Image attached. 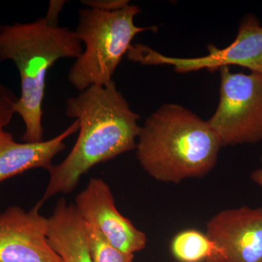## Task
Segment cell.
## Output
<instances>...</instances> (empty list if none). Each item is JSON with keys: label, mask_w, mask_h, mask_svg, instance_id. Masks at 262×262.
<instances>
[{"label": "cell", "mask_w": 262, "mask_h": 262, "mask_svg": "<svg viewBox=\"0 0 262 262\" xmlns=\"http://www.w3.org/2000/svg\"><path fill=\"white\" fill-rule=\"evenodd\" d=\"M66 115L79 122V135L67 158L48 169L43 202L68 194L82 176L98 164L136 149L141 117L131 110L114 81L91 86L67 100Z\"/></svg>", "instance_id": "1"}, {"label": "cell", "mask_w": 262, "mask_h": 262, "mask_svg": "<svg viewBox=\"0 0 262 262\" xmlns=\"http://www.w3.org/2000/svg\"><path fill=\"white\" fill-rule=\"evenodd\" d=\"M221 147L208 120L181 105L167 103L141 126L136 158L155 180L179 184L209 173Z\"/></svg>", "instance_id": "2"}, {"label": "cell", "mask_w": 262, "mask_h": 262, "mask_svg": "<svg viewBox=\"0 0 262 262\" xmlns=\"http://www.w3.org/2000/svg\"><path fill=\"white\" fill-rule=\"evenodd\" d=\"M82 51L75 31L46 16L29 23L0 25V63L13 62L20 75L15 113L25 125L24 142L43 141L42 103L48 70L58 60L77 59Z\"/></svg>", "instance_id": "3"}, {"label": "cell", "mask_w": 262, "mask_h": 262, "mask_svg": "<svg viewBox=\"0 0 262 262\" xmlns=\"http://www.w3.org/2000/svg\"><path fill=\"white\" fill-rule=\"evenodd\" d=\"M140 11L134 5L113 12L89 8L80 10L75 33L83 51L68 75L69 82L77 91L82 92L91 86L110 83L134 37L146 31H157L155 27L136 25L134 18Z\"/></svg>", "instance_id": "4"}, {"label": "cell", "mask_w": 262, "mask_h": 262, "mask_svg": "<svg viewBox=\"0 0 262 262\" xmlns=\"http://www.w3.org/2000/svg\"><path fill=\"white\" fill-rule=\"evenodd\" d=\"M220 102L208 120L221 146L262 141V74L220 70Z\"/></svg>", "instance_id": "5"}, {"label": "cell", "mask_w": 262, "mask_h": 262, "mask_svg": "<svg viewBox=\"0 0 262 262\" xmlns=\"http://www.w3.org/2000/svg\"><path fill=\"white\" fill-rule=\"evenodd\" d=\"M208 54L196 58L166 56L142 44L131 46L127 57L144 65H170L178 73L206 69L211 72L229 65L247 68L262 74V25L253 15H247L239 24L234 42L225 48L208 45Z\"/></svg>", "instance_id": "6"}, {"label": "cell", "mask_w": 262, "mask_h": 262, "mask_svg": "<svg viewBox=\"0 0 262 262\" xmlns=\"http://www.w3.org/2000/svg\"><path fill=\"white\" fill-rule=\"evenodd\" d=\"M42 205L29 211L11 206L0 213V262H63L48 241Z\"/></svg>", "instance_id": "7"}, {"label": "cell", "mask_w": 262, "mask_h": 262, "mask_svg": "<svg viewBox=\"0 0 262 262\" xmlns=\"http://www.w3.org/2000/svg\"><path fill=\"white\" fill-rule=\"evenodd\" d=\"M74 206L84 222L96 226L104 238L122 252L134 254L145 248L146 234L118 211L111 189L102 179H90L76 196Z\"/></svg>", "instance_id": "8"}, {"label": "cell", "mask_w": 262, "mask_h": 262, "mask_svg": "<svg viewBox=\"0 0 262 262\" xmlns=\"http://www.w3.org/2000/svg\"><path fill=\"white\" fill-rule=\"evenodd\" d=\"M207 235L223 251L225 262H262V208L242 206L216 213Z\"/></svg>", "instance_id": "9"}, {"label": "cell", "mask_w": 262, "mask_h": 262, "mask_svg": "<svg viewBox=\"0 0 262 262\" xmlns=\"http://www.w3.org/2000/svg\"><path fill=\"white\" fill-rule=\"evenodd\" d=\"M77 120L53 139L40 142L18 143L5 130L0 132V183L34 168L48 170L57 155L66 149V139L78 132Z\"/></svg>", "instance_id": "10"}, {"label": "cell", "mask_w": 262, "mask_h": 262, "mask_svg": "<svg viewBox=\"0 0 262 262\" xmlns=\"http://www.w3.org/2000/svg\"><path fill=\"white\" fill-rule=\"evenodd\" d=\"M48 239L63 262H92L85 222L75 206L68 204L64 198L57 202L48 218Z\"/></svg>", "instance_id": "11"}, {"label": "cell", "mask_w": 262, "mask_h": 262, "mask_svg": "<svg viewBox=\"0 0 262 262\" xmlns=\"http://www.w3.org/2000/svg\"><path fill=\"white\" fill-rule=\"evenodd\" d=\"M170 250L179 262H203L213 256L223 257V251L206 234L193 229L176 234Z\"/></svg>", "instance_id": "12"}, {"label": "cell", "mask_w": 262, "mask_h": 262, "mask_svg": "<svg viewBox=\"0 0 262 262\" xmlns=\"http://www.w3.org/2000/svg\"><path fill=\"white\" fill-rule=\"evenodd\" d=\"M85 227L92 262H134V254L122 252L110 244L96 226L85 222Z\"/></svg>", "instance_id": "13"}, {"label": "cell", "mask_w": 262, "mask_h": 262, "mask_svg": "<svg viewBox=\"0 0 262 262\" xmlns=\"http://www.w3.org/2000/svg\"><path fill=\"white\" fill-rule=\"evenodd\" d=\"M18 100L13 91L3 83L0 75V132L5 130L11 121Z\"/></svg>", "instance_id": "14"}, {"label": "cell", "mask_w": 262, "mask_h": 262, "mask_svg": "<svg viewBox=\"0 0 262 262\" xmlns=\"http://www.w3.org/2000/svg\"><path fill=\"white\" fill-rule=\"evenodd\" d=\"M127 0H82L81 3L86 8L100 11L113 12L121 10L130 5Z\"/></svg>", "instance_id": "15"}, {"label": "cell", "mask_w": 262, "mask_h": 262, "mask_svg": "<svg viewBox=\"0 0 262 262\" xmlns=\"http://www.w3.org/2000/svg\"><path fill=\"white\" fill-rule=\"evenodd\" d=\"M65 1H51L50 2L49 8L46 17L51 21L55 23H58V15L60 12L61 11L63 5H64Z\"/></svg>", "instance_id": "16"}, {"label": "cell", "mask_w": 262, "mask_h": 262, "mask_svg": "<svg viewBox=\"0 0 262 262\" xmlns=\"http://www.w3.org/2000/svg\"><path fill=\"white\" fill-rule=\"evenodd\" d=\"M260 160H261V166L252 172L251 179L255 184L262 187V155Z\"/></svg>", "instance_id": "17"}, {"label": "cell", "mask_w": 262, "mask_h": 262, "mask_svg": "<svg viewBox=\"0 0 262 262\" xmlns=\"http://www.w3.org/2000/svg\"><path fill=\"white\" fill-rule=\"evenodd\" d=\"M203 262H225L220 256H213V257L208 258Z\"/></svg>", "instance_id": "18"}]
</instances>
